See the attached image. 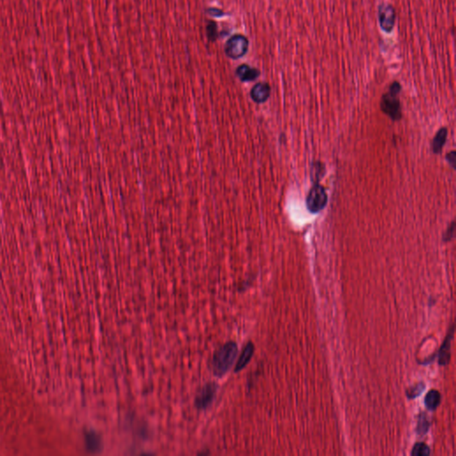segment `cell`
<instances>
[{
    "instance_id": "1",
    "label": "cell",
    "mask_w": 456,
    "mask_h": 456,
    "mask_svg": "<svg viewBox=\"0 0 456 456\" xmlns=\"http://www.w3.org/2000/svg\"><path fill=\"white\" fill-rule=\"evenodd\" d=\"M237 344L229 341L217 349L212 358V367L213 373L217 377L225 375L229 371L237 357Z\"/></svg>"
},
{
    "instance_id": "15",
    "label": "cell",
    "mask_w": 456,
    "mask_h": 456,
    "mask_svg": "<svg viewBox=\"0 0 456 456\" xmlns=\"http://www.w3.org/2000/svg\"><path fill=\"white\" fill-rule=\"evenodd\" d=\"M430 454L429 448L424 443H416L413 447L411 455L414 456H427Z\"/></svg>"
},
{
    "instance_id": "6",
    "label": "cell",
    "mask_w": 456,
    "mask_h": 456,
    "mask_svg": "<svg viewBox=\"0 0 456 456\" xmlns=\"http://www.w3.org/2000/svg\"><path fill=\"white\" fill-rule=\"evenodd\" d=\"M379 24L386 32H391L395 24V11L394 7L389 4H382L378 12Z\"/></svg>"
},
{
    "instance_id": "16",
    "label": "cell",
    "mask_w": 456,
    "mask_h": 456,
    "mask_svg": "<svg viewBox=\"0 0 456 456\" xmlns=\"http://www.w3.org/2000/svg\"><path fill=\"white\" fill-rule=\"evenodd\" d=\"M424 389H425V384H424V382H420L418 384H415L414 387L408 389L406 391V395L409 398H414V397L418 396L420 394H422V392L424 391Z\"/></svg>"
},
{
    "instance_id": "12",
    "label": "cell",
    "mask_w": 456,
    "mask_h": 456,
    "mask_svg": "<svg viewBox=\"0 0 456 456\" xmlns=\"http://www.w3.org/2000/svg\"><path fill=\"white\" fill-rule=\"evenodd\" d=\"M447 137V128L443 127L437 132L436 136L433 138L432 151L434 153H439L442 151L443 147L446 144Z\"/></svg>"
},
{
    "instance_id": "17",
    "label": "cell",
    "mask_w": 456,
    "mask_h": 456,
    "mask_svg": "<svg viewBox=\"0 0 456 456\" xmlns=\"http://www.w3.org/2000/svg\"><path fill=\"white\" fill-rule=\"evenodd\" d=\"M207 33L210 39H212V40H215V39H216V24H215L213 21H211V22L209 23V24H208Z\"/></svg>"
},
{
    "instance_id": "7",
    "label": "cell",
    "mask_w": 456,
    "mask_h": 456,
    "mask_svg": "<svg viewBox=\"0 0 456 456\" xmlns=\"http://www.w3.org/2000/svg\"><path fill=\"white\" fill-rule=\"evenodd\" d=\"M271 93V88L268 83L259 82L252 88L250 91V96L254 100L256 103H264L268 100Z\"/></svg>"
},
{
    "instance_id": "13",
    "label": "cell",
    "mask_w": 456,
    "mask_h": 456,
    "mask_svg": "<svg viewBox=\"0 0 456 456\" xmlns=\"http://www.w3.org/2000/svg\"><path fill=\"white\" fill-rule=\"evenodd\" d=\"M424 403L426 407L430 411H434L437 408V406L441 403V395L440 393L435 390H431L428 392V394L425 396Z\"/></svg>"
},
{
    "instance_id": "9",
    "label": "cell",
    "mask_w": 456,
    "mask_h": 456,
    "mask_svg": "<svg viewBox=\"0 0 456 456\" xmlns=\"http://www.w3.org/2000/svg\"><path fill=\"white\" fill-rule=\"evenodd\" d=\"M255 347L252 342H249L245 346L243 352L241 354L240 358L237 361V364L235 365V372L242 371L248 364H249L250 359L252 358L254 354Z\"/></svg>"
},
{
    "instance_id": "10",
    "label": "cell",
    "mask_w": 456,
    "mask_h": 456,
    "mask_svg": "<svg viewBox=\"0 0 456 456\" xmlns=\"http://www.w3.org/2000/svg\"><path fill=\"white\" fill-rule=\"evenodd\" d=\"M236 75L242 81H252L260 75V71L258 69L249 67L248 64H242L237 68Z\"/></svg>"
},
{
    "instance_id": "8",
    "label": "cell",
    "mask_w": 456,
    "mask_h": 456,
    "mask_svg": "<svg viewBox=\"0 0 456 456\" xmlns=\"http://www.w3.org/2000/svg\"><path fill=\"white\" fill-rule=\"evenodd\" d=\"M454 325H452L450 329V334H447V338L444 340V343L442 344L441 348L439 349V354H438V364L440 365H446L449 361H450V346H451V340L454 334Z\"/></svg>"
},
{
    "instance_id": "4",
    "label": "cell",
    "mask_w": 456,
    "mask_h": 456,
    "mask_svg": "<svg viewBox=\"0 0 456 456\" xmlns=\"http://www.w3.org/2000/svg\"><path fill=\"white\" fill-rule=\"evenodd\" d=\"M249 48V40L243 35H235L228 39L225 47L226 56L232 59H238L246 55Z\"/></svg>"
},
{
    "instance_id": "19",
    "label": "cell",
    "mask_w": 456,
    "mask_h": 456,
    "mask_svg": "<svg viewBox=\"0 0 456 456\" xmlns=\"http://www.w3.org/2000/svg\"><path fill=\"white\" fill-rule=\"evenodd\" d=\"M456 152L452 151L451 152L447 153V159L448 162L452 165V167L455 169L456 168Z\"/></svg>"
},
{
    "instance_id": "2",
    "label": "cell",
    "mask_w": 456,
    "mask_h": 456,
    "mask_svg": "<svg viewBox=\"0 0 456 456\" xmlns=\"http://www.w3.org/2000/svg\"><path fill=\"white\" fill-rule=\"evenodd\" d=\"M401 90V85L397 81H394L391 87L389 92L382 95L381 101V108L383 113H386L388 116L397 121L402 116L401 112V104L398 98V94Z\"/></svg>"
},
{
    "instance_id": "20",
    "label": "cell",
    "mask_w": 456,
    "mask_h": 456,
    "mask_svg": "<svg viewBox=\"0 0 456 456\" xmlns=\"http://www.w3.org/2000/svg\"><path fill=\"white\" fill-rule=\"evenodd\" d=\"M208 12L212 14V15H213V16H222V15H223V12L220 11V10L216 9V8L209 9L208 10Z\"/></svg>"
},
{
    "instance_id": "3",
    "label": "cell",
    "mask_w": 456,
    "mask_h": 456,
    "mask_svg": "<svg viewBox=\"0 0 456 456\" xmlns=\"http://www.w3.org/2000/svg\"><path fill=\"white\" fill-rule=\"evenodd\" d=\"M328 196L325 187L319 183H315L306 196V208L312 213L321 212L326 206Z\"/></svg>"
},
{
    "instance_id": "5",
    "label": "cell",
    "mask_w": 456,
    "mask_h": 456,
    "mask_svg": "<svg viewBox=\"0 0 456 456\" xmlns=\"http://www.w3.org/2000/svg\"><path fill=\"white\" fill-rule=\"evenodd\" d=\"M217 391V386L215 382H209L202 387L195 396V405L198 409H207L213 403Z\"/></svg>"
},
{
    "instance_id": "18",
    "label": "cell",
    "mask_w": 456,
    "mask_h": 456,
    "mask_svg": "<svg viewBox=\"0 0 456 456\" xmlns=\"http://www.w3.org/2000/svg\"><path fill=\"white\" fill-rule=\"evenodd\" d=\"M455 227H456V225H455V222L453 221L451 225L448 226V229L444 235V240L450 241L453 239V237L455 235Z\"/></svg>"
},
{
    "instance_id": "11",
    "label": "cell",
    "mask_w": 456,
    "mask_h": 456,
    "mask_svg": "<svg viewBox=\"0 0 456 456\" xmlns=\"http://www.w3.org/2000/svg\"><path fill=\"white\" fill-rule=\"evenodd\" d=\"M86 447L90 453H98L101 450V439L94 431H89L86 434Z\"/></svg>"
},
{
    "instance_id": "14",
    "label": "cell",
    "mask_w": 456,
    "mask_h": 456,
    "mask_svg": "<svg viewBox=\"0 0 456 456\" xmlns=\"http://www.w3.org/2000/svg\"><path fill=\"white\" fill-rule=\"evenodd\" d=\"M428 428H429V423H428L427 415L424 413L420 414L417 427H416V432L418 433L420 436H424L426 433L428 432Z\"/></svg>"
}]
</instances>
